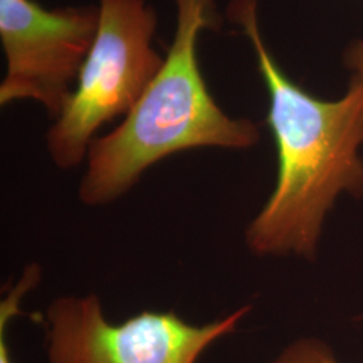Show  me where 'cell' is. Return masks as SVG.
Returning a JSON list of instances; mask_svg holds the SVG:
<instances>
[{"label": "cell", "mask_w": 363, "mask_h": 363, "mask_svg": "<svg viewBox=\"0 0 363 363\" xmlns=\"http://www.w3.org/2000/svg\"><path fill=\"white\" fill-rule=\"evenodd\" d=\"M257 0H232L228 16L257 57L269 93L267 124L277 152V178L265 205L247 225L257 256H316L325 220L342 195L363 196V81L323 100L286 76L261 35Z\"/></svg>", "instance_id": "6da1fadb"}, {"label": "cell", "mask_w": 363, "mask_h": 363, "mask_svg": "<svg viewBox=\"0 0 363 363\" xmlns=\"http://www.w3.org/2000/svg\"><path fill=\"white\" fill-rule=\"evenodd\" d=\"M177 28L167 57L120 125L91 142L78 198L104 206L127 194L144 171L182 151L247 150L259 142L249 118L226 115L210 94L198 61V38L220 27L216 0H174Z\"/></svg>", "instance_id": "7a4b0ae2"}, {"label": "cell", "mask_w": 363, "mask_h": 363, "mask_svg": "<svg viewBox=\"0 0 363 363\" xmlns=\"http://www.w3.org/2000/svg\"><path fill=\"white\" fill-rule=\"evenodd\" d=\"M99 9L76 88L46 135L49 155L62 169L86 160L97 130L130 112L164 62L152 48L157 15L147 0H99Z\"/></svg>", "instance_id": "3957f363"}, {"label": "cell", "mask_w": 363, "mask_h": 363, "mask_svg": "<svg viewBox=\"0 0 363 363\" xmlns=\"http://www.w3.org/2000/svg\"><path fill=\"white\" fill-rule=\"evenodd\" d=\"M250 306L205 325L174 311L139 312L121 323L106 319L100 298L61 296L42 319L49 363H198L218 339L233 334Z\"/></svg>", "instance_id": "277c9868"}, {"label": "cell", "mask_w": 363, "mask_h": 363, "mask_svg": "<svg viewBox=\"0 0 363 363\" xmlns=\"http://www.w3.org/2000/svg\"><path fill=\"white\" fill-rule=\"evenodd\" d=\"M100 21L99 6L48 10L34 0H0L6 76L0 104L33 100L55 120L76 88Z\"/></svg>", "instance_id": "5b68a950"}, {"label": "cell", "mask_w": 363, "mask_h": 363, "mask_svg": "<svg viewBox=\"0 0 363 363\" xmlns=\"http://www.w3.org/2000/svg\"><path fill=\"white\" fill-rule=\"evenodd\" d=\"M40 273L38 264H30L18 283L9 289L7 296L0 301V363H13L7 337L9 325L16 315L22 313L21 301L33 288L38 286Z\"/></svg>", "instance_id": "8992f818"}, {"label": "cell", "mask_w": 363, "mask_h": 363, "mask_svg": "<svg viewBox=\"0 0 363 363\" xmlns=\"http://www.w3.org/2000/svg\"><path fill=\"white\" fill-rule=\"evenodd\" d=\"M268 363H339L328 346L318 339H298Z\"/></svg>", "instance_id": "52a82bcc"}, {"label": "cell", "mask_w": 363, "mask_h": 363, "mask_svg": "<svg viewBox=\"0 0 363 363\" xmlns=\"http://www.w3.org/2000/svg\"><path fill=\"white\" fill-rule=\"evenodd\" d=\"M345 64L354 77L363 81V40L352 42L345 52Z\"/></svg>", "instance_id": "ba28073f"}]
</instances>
